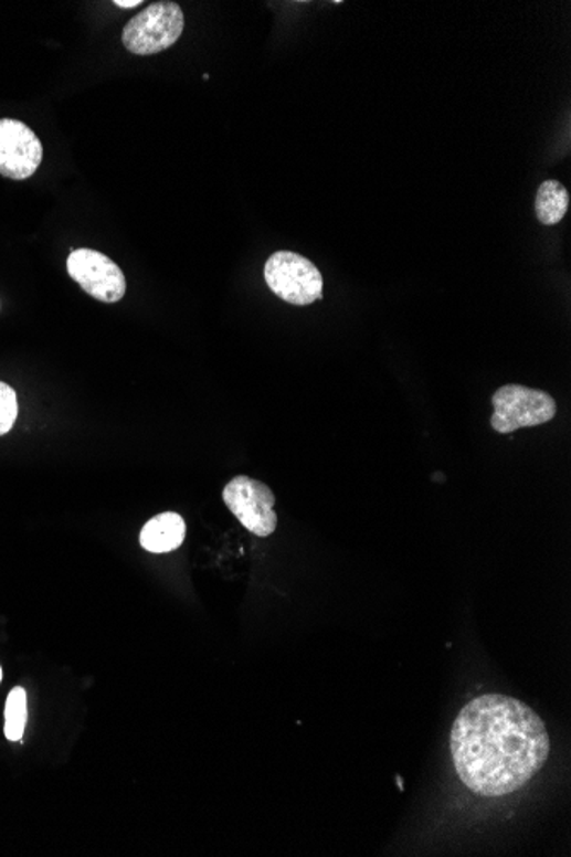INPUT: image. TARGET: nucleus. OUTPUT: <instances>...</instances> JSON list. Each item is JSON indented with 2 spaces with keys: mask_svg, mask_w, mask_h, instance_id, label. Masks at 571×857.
Returning a JSON list of instances; mask_svg holds the SVG:
<instances>
[{
  "mask_svg": "<svg viewBox=\"0 0 571 857\" xmlns=\"http://www.w3.org/2000/svg\"><path fill=\"white\" fill-rule=\"evenodd\" d=\"M455 771L467 790L501 797L522 790L548 762L551 741L538 713L507 695H480L451 731Z\"/></svg>",
  "mask_w": 571,
  "mask_h": 857,
  "instance_id": "nucleus-1",
  "label": "nucleus"
},
{
  "mask_svg": "<svg viewBox=\"0 0 571 857\" xmlns=\"http://www.w3.org/2000/svg\"><path fill=\"white\" fill-rule=\"evenodd\" d=\"M186 15L177 2L161 0L134 15L121 31V42L130 54L155 55L173 46L182 36Z\"/></svg>",
  "mask_w": 571,
  "mask_h": 857,
  "instance_id": "nucleus-2",
  "label": "nucleus"
},
{
  "mask_svg": "<svg viewBox=\"0 0 571 857\" xmlns=\"http://www.w3.org/2000/svg\"><path fill=\"white\" fill-rule=\"evenodd\" d=\"M264 277L274 295L296 307L322 300V273L314 262L296 252H274L265 262Z\"/></svg>",
  "mask_w": 571,
  "mask_h": 857,
  "instance_id": "nucleus-3",
  "label": "nucleus"
},
{
  "mask_svg": "<svg viewBox=\"0 0 571 857\" xmlns=\"http://www.w3.org/2000/svg\"><path fill=\"white\" fill-rule=\"evenodd\" d=\"M491 426L507 435L515 430L544 425L557 416V401L544 391L508 383L493 394Z\"/></svg>",
  "mask_w": 571,
  "mask_h": 857,
  "instance_id": "nucleus-4",
  "label": "nucleus"
},
{
  "mask_svg": "<svg viewBox=\"0 0 571 857\" xmlns=\"http://www.w3.org/2000/svg\"><path fill=\"white\" fill-rule=\"evenodd\" d=\"M223 501L243 528L258 538H267L277 528L276 497L265 483L236 476L223 489Z\"/></svg>",
  "mask_w": 571,
  "mask_h": 857,
  "instance_id": "nucleus-5",
  "label": "nucleus"
},
{
  "mask_svg": "<svg viewBox=\"0 0 571 857\" xmlns=\"http://www.w3.org/2000/svg\"><path fill=\"white\" fill-rule=\"evenodd\" d=\"M67 273L87 295L103 304H117L127 292L120 267L110 257L92 248L71 252Z\"/></svg>",
  "mask_w": 571,
  "mask_h": 857,
  "instance_id": "nucleus-6",
  "label": "nucleus"
},
{
  "mask_svg": "<svg viewBox=\"0 0 571 857\" xmlns=\"http://www.w3.org/2000/svg\"><path fill=\"white\" fill-rule=\"evenodd\" d=\"M43 161L39 136L24 121L0 118V174L11 180H28Z\"/></svg>",
  "mask_w": 571,
  "mask_h": 857,
  "instance_id": "nucleus-7",
  "label": "nucleus"
},
{
  "mask_svg": "<svg viewBox=\"0 0 571 857\" xmlns=\"http://www.w3.org/2000/svg\"><path fill=\"white\" fill-rule=\"evenodd\" d=\"M187 526L182 516L163 512L152 517L140 531L139 543L149 553H170L182 547Z\"/></svg>",
  "mask_w": 571,
  "mask_h": 857,
  "instance_id": "nucleus-8",
  "label": "nucleus"
},
{
  "mask_svg": "<svg viewBox=\"0 0 571 857\" xmlns=\"http://www.w3.org/2000/svg\"><path fill=\"white\" fill-rule=\"evenodd\" d=\"M570 194L567 187L557 180H546L536 195V216L546 226H554L567 216Z\"/></svg>",
  "mask_w": 571,
  "mask_h": 857,
  "instance_id": "nucleus-9",
  "label": "nucleus"
},
{
  "mask_svg": "<svg viewBox=\"0 0 571 857\" xmlns=\"http://www.w3.org/2000/svg\"><path fill=\"white\" fill-rule=\"evenodd\" d=\"M27 726V691L14 688L6 702V738L9 741H20Z\"/></svg>",
  "mask_w": 571,
  "mask_h": 857,
  "instance_id": "nucleus-10",
  "label": "nucleus"
},
{
  "mask_svg": "<svg viewBox=\"0 0 571 857\" xmlns=\"http://www.w3.org/2000/svg\"><path fill=\"white\" fill-rule=\"evenodd\" d=\"M18 420V395L6 382H0V435L11 432Z\"/></svg>",
  "mask_w": 571,
  "mask_h": 857,
  "instance_id": "nucleus-11",
  "label": "nucleus"
},
{
  "mask_svg": "<svg viewBox=\"0 0 571 857\" xmlns=\"http://www.w3.org/2000/svg\"><path fill=\"white\" fill-rule=\"evenodd\" d=\"M114 6L121 9H134L142 6V0H115Z\"/></svg>",
  "mask_w": 571,
  "mask_h": 857,
  "instance_id": "nucleus-12",
  "label": "nucleus"
},
{
  "mask_svg": "<svg viewBox=\"0 0 571 857\" xmlns=\"http://www.w3.org/2000/svg\"><path fill=\"white\" fill-rule=\"evenodd\" d=\"M0 681H2V669H0Z\"/></svg>",
  "mask_w": 571,
  "mask_h": 857,
  "instance_id": "nucleus-13",
  "label": "nucleus"
}]
</instances>
